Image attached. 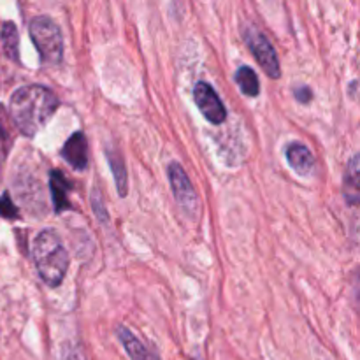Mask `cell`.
Returning <instances> with one entry per match:
<instances>
[{"mask_svg": "<svg viewBox=\"0 0 360 360\" xmlns=\"http://www.w3.org/2000/svg\"><path fill=\"white\" fill-rule=\"evenodd\" d=\"M60 102L49 88L42 84H27L11 95L9 115L23 136L34 137L49 122Z\"/></svg>", "mask_w": 360, "mask_h": 360, "instance_id": "obj_1", "label": "cell"}, {"mask_svg": "<svg viewBox=\"0 0 360 360\" xmlns=\"http://www.w3.org/2000/svg\"><path fill=\"white\" fill-rule=\"evenodd\" d=\"M32 255L41 280L48 287H58L69 269V253L60 236L48 229L39 232L32 243Z\"/></svg>", "mask_w": 360, "mask_h": 360, "instance_id": "obj_2", "label": "cell"}, {"mask_svg": "<svg viewBox=\"0 0 360 360\" xmlns=\"http://www.w3.org/2000/svg\"><path fill=\"white\" fill-rule=\"evenodd\" d=\"M30 39L37 48L41 60L49 65L62 62L63 56V37L58 25L48 16H37L30 21Z\"/></svg>", "mask_w": 360, "mask_h": 360, "instance_id": "obj_3", "label": "cell"}, {"mask_svg": "<svg viewBox=\"0 0 360 360\" xmlns=\"http://www.w3.org/2000/svg\"><path fill=\"white\" fill-rule=\"evenodd\" d=\"M167 176L178 206L181 207V211L190 218V220H195V218L199 217L200 210L199 197H197L195 188H193L192 181H190L185 169H183L178 162H171L167 167Z\"/></svg>", "mask_w": 360, "mask_h": 360, "instance_id": "obj_4", "label": "cell"}, {"mask_svg": "<svg viewBox=\"0 0 360 360\" xmlns=\"http://www.w3.org/2000/svg\"><path fill=\"white\" fill-rule=\"evenodd\" d=\"M243 37H245L246 46H248L250 51L253 53V56H255V60L259 62V65L264 69V72H266L271 79H278V77L281 76L280 60H278L276 49L273 48L269 39H267L262 32L257 30L253 25H248V27L243 28Z\"/></svg>", "mask_w": 360, "mask_h": 360, "instance_id": "obj_5", "label": "cell"}, {"mask_svg": "<svg viewBox=\"0 0 360 360\" xmlns=\"http://www.w3.org/2000/svg\"><path fill=\"white\" fill-rule=\"evenodd\" d=\"M193 101L199 111L202 112L204 118L213 125H221L227 118V109H225L224 102L218 97L214 88L210 83L199 81L193 88Z\"/></svg>", "mask_w": 360, "mask_h": 360, "instance_id": "obj_6", "label": "cell"}, {"mask_svg": "<svg viewBox=\"0 0 360 360\" xmlns=\"http://www.w3.org/2000/svg\"><path fill=\"white\" fill-rule=\"evenodd\" d=\"M62 157L76 171L88 167V143L83 132H74L62 148Z\"/></svg>", "mask_w": 360, "mask_h": 360, "instance_id": "obj_7", "label": "cell"}, {"mask_svg": "<svg viewBox=\"0 0 360 360\" xmlns=\"http://www.w3.org/2000/svg\"><path fill=\"white\" fill-rule=\"evenodd\" d=\"M287 162L295 174L302 176V178H309L315 174L316 162L311 151L301 143H292L287 146Z\"/></svg>", "mask_w": 360, "mask_h": 360, "instance_id": "obj_8", "label": "cell"}, {"mask_svg": "<svg viewBox=\"0 0 360 360\" xmlns=\"http://www.w3.org/2000/svg\"><path fill=\"white\" fill-rule=\"evenodd\" d=\"M70 183L67 181L65 176L60 171H51L49 172V190H51V200L53 207H55V213L60 214L63 211L70 210L72 204H70Z\"/></svg>", "mask_w": 360, "mask_h": 360, "instance_id": "obj_9", "label": "cell"}, {"mask_svg": "<svg viewBox=\"0 0 360 360\" xmlns=\"http://www.w3.org/2000/svg\"><path fill=\"white\" fill-rule=\"evenodd\" d=\"M116 334H118L120 341H122L123 348H125L127 354H129L130 360H160L155 352H151L150 348L144 347L139 341V338L134 336L127 327L120 326L118 329H116Z\"/></svg>", "mask_w": 360, "mask_h": 360, "instance_id": "obj_10", "label": "cell"}, {"mask_svg": "<svg viewBox=\"0 0 360 360\" xmlns=\"http://www.w3.org/2000/svg\"><path fill=\"white\" fill-rule=\"evenodd\" d=\"M359 174H360V165H359V155L348 160L347 171H345V183H343V195L347 200L348 206L355 207L360 199V188H359Z\"/></svg>", "mask_w": 360, "mask_h": 360, "instance_id": "obj_11", "label": "cell"}, {"mask_svg": "<svg viewBox=\"0 0 360 360\" xmlns=\"http://www.w3.org/2000/svg\"><path fill=\"white\" fill-rule=\"evenodd\" d=\"M0 41H2V49L6 58L13 62H20V35L18 28L13 21H6L0 30Z\"/></svg>", "mask_w": 360, "mask_h": 360, "instance_id": "obj_12", "label": "cell"}, {"mask_svg": "<svg viewBox=\"0 0 360 360\" xmlns=\"http://www.w3.org/2000/svg\"><path fill=\"white\" fill-rule=\"evenodd\" d=\"M105 158H108V164L111 167L112 176H115L116 181V190H118L120 197L127 195V169L125 164H123V158L120 155V151L116 150H105Z\"/></svg>", "mask_w": 360, "mask_h": 360, "instance_id": "obj_13", "label": "cell"}, {"mask_svg": "<svg viewBox=\"0 0 360 360\" xmlns=\"http://www.w3.org/2000/svg\"><path fill=\"white\" fill-rule=\"evenodd\" d=\"M236 84L239 86V90L246 95V97H257L260 94V83L259 76H257L255 70L248 65H241L236 70Z\"/></svg>", "mask_w": 360, "mask_h": 360, "instance_id": "obj_14", "label": "cell"}, {"mask_svg": "<svg viewBox=\"0 0 360 360\" xmlns=\"http://www.w3.org/2000/svg\"><path fill=\"white\" fill-rule=\"evenodd\" d=\"M0 217L6 218V220H16L20 217V211L14 206L13 199H11V195L7 192L4 195H0Z\"/></svg>", "mask_w": 360, "mask_h": 360, "instance_id": "obj_15", "label": "cell"}, {"mask_svg": "<svg viewBox=\"0 0 360 360\" xmlns=\"http://www.w3.org/2000/svg\"><path fill=\"white\" fill-rule=\"evenodd\" d=\"M62 360H86V354L79 343L67 341L62 347Z\"/></svg>", "mask_w": 360, "mask_h": 360, "instance_id": "obj_16", "label": "cell"}, {"mask_svg": "<svg viewBox=\"0 0 360 360\" xmlns=\"http://www.w3.org/2000/svg\"><path fill=\"white\" fill-rule=\"evenodd\" d=\"M7 148H9V132H7L4 111H2V108H0V171H2L4 160H6Z\"/></svg>", "mask_w": 360, "mask_h": 360, "instance_id": "obj_17", "label": "cell"}, {"mask_svg": "<svg viewBox=\"0 0 360 360\" xmlns=\"http://www.w3.org/2000/svg\"><path fill=\"white\" fill-rule=\"evenodd\" d=\"M91 207H94L95 214H97V218L101 221H108V211H105V206H104V200H102V195L101 192H98L97 188L91 190Z\"/></svg>", "mask_w": 360, "mask_h": 360, "instance_id": "obj_18", "label": "cell"}, {"mask_svg": "<svg viewBox=\"0 0 360 360\" xmlns=\"http://www.w3.org/2000/svg\"><path fill=\"white\" fill-rule=\"evenodd\" d=\"M294 95H295V98H297V101L301 102V104H308V102H311V98H313L311 88L304 86V84H302V86L295 88Z\"/></svg>", "mask_w": 360, "mask_h": 360, "instance_id": "obj_19", "label": "cell"}, {"mask_svg": "<svg viewBox=\"0 0 360 360\" xmlns=\"http://www.w3.org/2000/svg\"><path fill=\"white\" fill-rule=\"evenodd\" d=\"M355 90H357V81H352L350 94H352V97H354V98H355Z\"/></svg>", "mask_w": 360, "mask_h": 360, "instance_id": "obj_20", "label": "cell"}, {"mask_svg": "<svg viewBox=\"0 0 360 360\" xmlns=\"http://www.w3.org/2000/svg\"><path fill=\"white\" fill-rule=\"evenodd\" d=\"M193 360H202V359H200V357H195Z\"/></svg>", "mask_w": 360, "mask_h": 360, "instance_id": "obj_21", "label": "cell"}]
</instances>
